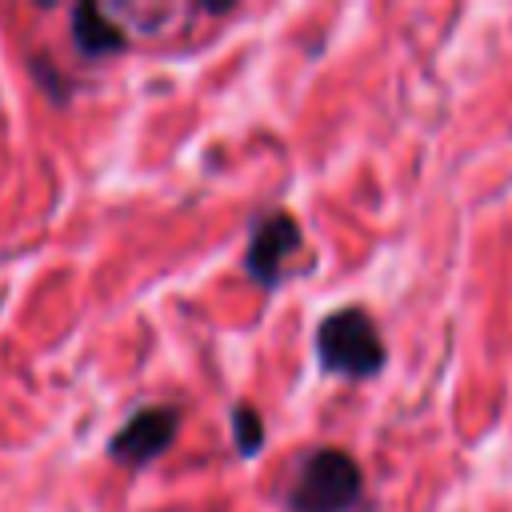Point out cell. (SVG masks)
Here are the masks:
<instances>
[{"label":"cell","instance_id":"cell-1","mask_svg":"<svg viewBox=\"0 0 512 512\" xmlns=\"http://www.w3.org/2000/svg\"><path fill=\"white\" fill-rule=\"evenodd\" d=\"M364 496V472L344 448H316L288 484V512H352Z\"/></svg>","mask_w":512,"mask_h":512},{"label":"cell","instance_id":"cell-2","mask_svg":"<svg viewBox=\"0 0 512 512\" xmlns=\"http://www.w3.org/2000/svg\"><path fill=\"white\" fill-rule=\"evenodd\" d=\"M316 360L332 376L368 380L384 368V340L364 308H336L316 328Z\"/></svg>","mask_w":512,"mask_h":512},{"label":"cell","instance_id":"cell-3","mask_svg":"<svg viewBox=\"0 0 512 512\" xmlns=\"http://www.w3.org/2000/svg\"><path fill=\"white\" fill-rule=\"evenodd\" d=\"M176 432H180V412H176V408H168V404L140 408V412H132V416L116 428V436L108 440V456H112L116 464L144 468V464H152L156 456H164V452L172 448Z\"/></svg>","mask_w":512,"mask_h":512},{"label":"cell","instance_id":"cell-4","mask_svg":"<svg viewBox=\"0 0 512 512\" xmlns=\"http://www.w3.org/2000/svg\"><path fill=\"white\" fill-rule=\"evenodd\" d=\"M300 224L292 212H268L252 224L248 248H244V268L260 288H276L284 276L288 256L300 248Z\"/></svg>","mask_w":512,"mask_h":512},{"label":"cell","instance_id":"cell-5","mask_svg":"<svg viewBox=\"0 0 512 512\" xmlns=\"http://www.w3.org/2000/svg\"><path fill=\"white\" fill-rule=\"evenodd\" d=\"M72 44H76L84 56L100 60V56L124 52L128 36H124L120 24H112V16H108L104 8H96V4H76V8H72Z\"/></svg>","mask_w":512,"mask_h":512},{"label":"cell","instance_id":"cell-6","mask_svg":"<svg viewBox=\"0 0 512 512\" xmlns=\"http://www.w3.org/2000/svg\"><path fill=\"white\" fill-rule=\"evenodd\" d=\"M232 440H236V452L248 460V456H256L260 448H264V420H260V412L252 408V404H232Z\"/></svg>","mask_w":512,"mask_h":512}]
</instances>
